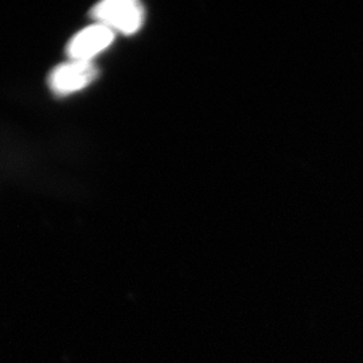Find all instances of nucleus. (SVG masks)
Listing matches in <instances>:
<instances>
[{"label": "nucleus", "mask_w": 363, "mask_h": 363, "mask_svg": "<svg viewBox=\"0 0 363 363\" xmlns=\"http://www.w3.org/2000/svg\"><path fill=\"white\" fill-rule=\"evenodd\" d=\"M91 16L113 33H138L144 23V9L135 0H105L93 7Z\"/></svg>", "instance_id": "f257e3e1"}, {"label": "nucleus", "mask_w": 363, "mask_h": 363, "mask_svg": "<svg viewBox=\"0 0 363 363\" xmlns=\"http://www.w3.org/2000/svg\"><path fill=\"white\" fill-rule=\"evenodd\" d=\"M99 76V70L89 61H69L57 66L49 77V85L55 94L67 96L85 89Z\"/></svg>", "instance_id": "f03ea898"}, {"label": "nucleus", "mask_w": 363, "mask_h": 363, "mask_svg": "<svg viewBox=\"0 0 363 363\" xmlns=\"http://www.w3.org/2000/svg\"><path fill=\"white\" fill-rule=\"evenodd\" d=\"M113 39L115 33L111 28L96 23L81 30L77 35L73 37L69 42L67 54L74 61L91 62V58L108 49L112 45Z\"/></svg>", "instance_id": "7ed1b4c3"}]
</instances>
